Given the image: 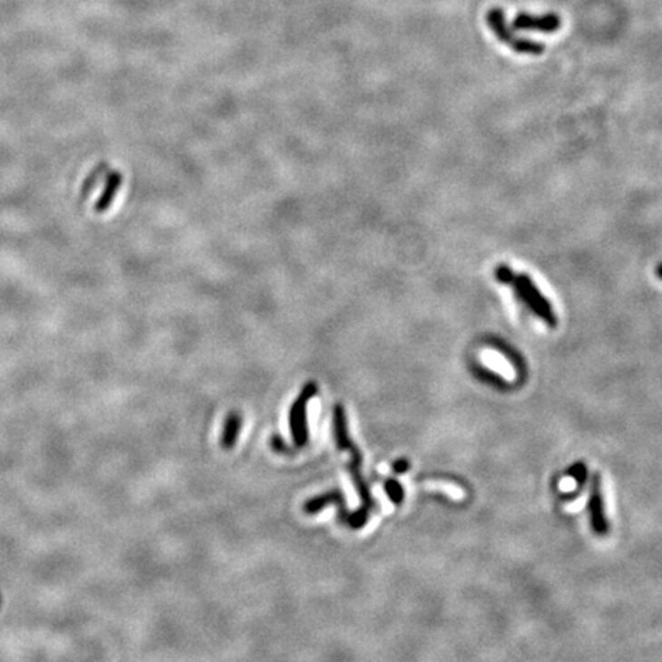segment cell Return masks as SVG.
I'll return each mask as SVG.
<instances>
[{
    "instance_id": "obj_1",
    "label": "cell",
    "mask_w": 662,
    "mask_h": 662,
    "mask_svg": "<svg viewBox=\"0 0 662 662\" xmlns=\"http://www.w3.org/2000/svg\"><path fill=\"white\" fill-rule=\"evenodd\" d=\"M335 439H336V445L339 450L350 451L351 453V462L346 465V470L350 472L353 483L356 486V491L361 495L362 500V506L359 510L355 511V512H348L346 523L351 529H361L370 519L371 511L376 508V501L371 495L370 486L362 475L361 451L355 445V442H351L350 434H348V425L344 422H339L335 425Z\"/></svg>"
},
{
    "instance_id": "obj_2",
    "label": "cell",
    "mask_w": 662,
    "mask_h": 662,
    "mask_svg": "<svg viewBox=\"0 0 662 662\" xmlns=\"http://www.w3.org/2000/svg\"><path fill=\"white\" fill-rule=\"evenodd\" d=\"M494 277L500 284L512 287L515 297H519V301L523 302L531 312L537 315L540 319H543L549 326H557V315H555L554 308L550 306V302L543 297V293L537 288L531 277L524 275V273L517 275L506 264L497 266Z\"/></svg>"
},
{
    "instance_id": "obj_3",
    "label": "cell",
    "mask_w": 662,
    "mask_h": 662,
    "mask_svg": "<svg viewBox=\"0 0 662 662\" xmlns=\"http://www.w3.org/2000/svg\"><path fill=\"white\" fill-rule=\"evenodd\" d=\"M486 24L490 26L495 37L510 46L511 50L519 53V54L540 55L544 53L543 44H537L532 40L521 39L519 35H515L511 30L510 25L506 24V15L501 8H491L486 13Z\"/></svg>"
},
{
    "instance_id": "obj_4",
    "label": "cell",
    "mask_w": 662,
    "mask_h": 662,
    "mask_svg": "<svg viewBox=\"0 0 662 662\" xmlns=\"http://www.w3.org/2000/svg\"><path fill=\"white\" fill-rule=\"evenodd\" d=\"M317 385L315 382H308L293 402L290 410V430H292L293 445L304 448L308 443V423H307V405L316 395Z\"/></svg>"
},
{
    "instance_id": "obj_5",
    "label": "cell",
    "mask_w": 662,
    "mask_h": 662,
    "mask_svg": "<svg viewBox=\"0 0 662 662\" xmlns=\"http://www.w3.org/2000/svg\"><path fill=\"white\" fill-rule=\"evenodd\" d=\"M514 30L539 31L552 34L561 28V17L555 13H546L543 15H532L529 13H519L512 22Z\"/></svg>"
},
{
    "instance_id": "obj_6",
    "label": "cell",
    "mask_w": 662,
    "mask_h": 662,
    "mask_svg": "<svg viewBox=\"0 0 662 662\" xmlns=\"http://www.w3.org/2000/svg\"><path fill=\"white\" fill-rule=\"evenodd\" d=\"M337 506V515L342 523H346L348 510H346V495L342 494L341 490L328 491L326 494L317 495L315 499L308 500L304 504V512L308 515H315L319 511L324 510L326 506Z\"/></svg>"
},
{
    "instance_id": "obj_7",
    "label": "cell",
    "mask_w": 662,
    "mask_h": 662,
    "mask_svg": "<svg viewBox=\"0 0 662 662\" xmlns=\"http://www.w3.org/2000/svg\"><path fill=\"white\" fill-rule=\"evenodd\" d=\"M590 514H592V526L595 532L606 534L608 521L604 517L603 494H601V486H599V477L595 480V488H593L592 497H590Z\"/></svg>"
},
{
    "instance_id": "obj_8",
    "label": "cell",
    "mask_w": 662,
    "mask_h": 662,
    "mask_svg": "<svg viewBox=\"0 0 662 662\" xmlns=\"http://www.w3.org/2000/svg\"><path fill=\"white\" fill-rule=\"evenodd\" d=\"M239 431H241V415L237 411H233L224 423L223 435H221V446L224 450H232L233 446L237 445Z\"/></svg>"
},
{
    "instance_id": "obj_9",
    "label": "cell",
    "mask_w": 662,
    "mask_h": 662,
    "mask_svg": "<svg viewBox=\"0 0 662 662\" xmlns=\"http://www.w3.org/2000/svg\"><path fill=\"white\" fill-rule=\"evenodd\" d=\"M120 184H122V175H120L119 172L112 173V175L109 177L108 184H106L103 195L100 197L99 201L95 204V210H97V212L103 213L111 208V204L114 201L115 193H117V190L120 189Z\"/></svg>"
},
{
    "instance_id": "obj_10",
    "label": "cell",
    "mask_w": 662,
    "mask_h": 662,
    "mask_svg": "<svg viewBox=\"0 0 662 662\" xmlns=\"http://www.w3.org/2000/svg\"><path fill=\"white\" fill-rule=\"evenodd\" d=\"M385 491L386 495L390 497L391 501L394 504H401L402 501H404V497H405V492H404V488H402V484L397 482V480H386L385 482Z\"/></svg>"
},
{
    "instance_id": "obj_11",
    "label": "cell",
    "mask_w": 662,
    "mask_h": 662,
    "mask_svg": "<svg viewBox=\"0 0 662 662\" xmlns=\"http://www.w3.org/2000/svg\"><path fill=\"white\" fill-rule=\"evenodd\" d=\"M272 448L277 453H281V454H290L292 453V450L287 446L286 442L281 437H277V435H273L272 437Z\"/></svg>"
},
{
    "instance_id": "obj_12",
    "label": "cell",
    "mask_w": 662,
    "mask_h": 662,
    "mask_svg": "<svg viewBox=\"0 0 662 662\" xmlns=\"http://www.w3.org/2000/svg\"><path fill=\"white\" fill-rule=\"evenodd\" d=\"M393 470H394L397 474H404V472L410 470V463H408L405 459L397 460V462L393 463Z\"/></svg>"
},
{
    "instance_id": "obj_13",
    "label": "cell",
    "mask_w": 662,
    "mask_h": 662,
    "mask_svg": "<svg viewBox=\"0 0 662 662\" xmlns=\"http://www.w3.org/2000/svg\"><path fill=\"white\" fill-rule=\"evenodd\" d=\"M572 475L573 479H579V482H583L584 479H586V475H588V472H586V468H584V465H575V468L572 470Z\"/></svg>"
},
{
    "instance_id": "obj_14",
    "label": "cell",
    "mask_w": 662,
    "mask_h": 662,
    "mask_svg": "<svg viewBox=\"0 0 662 662\" xmlns=\"http://www.w3.org/2000/svg\"><path fill=\"white\" fill-rule=\"evenodd\" d=\"M657 277H659V279H661L662 281V262L657 268Z\"/></svg>"
}]
</instances>
